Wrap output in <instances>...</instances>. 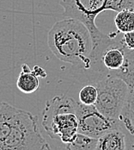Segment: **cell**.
Masks as SVG:
<instances>
[{
    "label": "cell",
    "mask_w": 134,
    "mask_h": 150,
    "mask_svg": "<svg viewBox=\"0 0 134 150\" xmlns=\"http://www.w3.org/2000/svg\"><path fill=\"white\" fill-rule=\"evenodd\" d=\"M0 150H52L42 136L38 117L0 102Z\"/></svg>",
    "instance_id": "6da1fadb"
},
{
    "label": "cell",
    "mask_w": 134,
    "mask_h": 150,
    "mask_svg": "<svg viewBox=\"0 0 134 150\" xmlns=\"http://www.w3.org/2000/svg\"><path fill=\"white\" fill-rule=\"evenodd\" d=\"M48 47L57 59L82 73L88 69L92 40L87 27L73 18L55 23L47 34Z\"/></svg>",
    "instance_id": "7a4b0ae2"
},
{
    "label": "cell",
    "mask_w": 134,
    "mask_h": 150,
    "mask_svg": "<svg viewBox=\"0 0 134 150\" xmlns=\"http://www.w3.org/2000/svg\"><path fill=\"white\" fill-rule=\"evenodd\" d=\"M60 4L64 9L62 16L76 19L87 27L92 40V48L102 43L109 35L96 26L97 16L104 11H134V0H61Z\"/></svg>",
    "instance_id": "3957f363"
},
{
    "label": "cell",
    "mask_w": 134,
    "mask_h": 150,
    "mask_svg": "<svg viewBox=\"0 0 134 150\" xmlns=\"http://www.w3.org/2000/svg\"><path fill=\"white\" fill-rule=\"evenodd\" d=\"M92 85L97 90L95 108L108 119L120 122L127 96L126 82L117 75L107 74L95 80Z\"/></svg>",
    "instance_id": "277c9868"
},
{
    "label": "cell",
    "mask_w": 134,
    "mask_h": 150,
    "mask_svg": "<svg viewBox=\"0 0 134 150\" xmlns=\"http://www.w3.org/2000/svg\"><path fill=\"white\" fill-rule=\"evenodd\" d=\"M78 121V133L94 138H100L108 131L122 127V122L113 121L102 115L95 105L78 103L76 109Z\"/></svg>",
    "instance_id": "5b68a950"
},
{
    "label": "cell",
    "mask_w": 134,
    "mask_h": 150,
    "mask_svg": "<svg viewBox=\"0 0 134 150\" xmlns=\"http://www.w3.org/2000/svg\"><path fill=\"white\" fill-rule=\"evenodd\" d=\"M42 126L49 137L60 140L65 144L71 142L78 133V121L74 113L56 115L42 122Z\"/></svg>",
    "instance_id": "8992f818"
},
{
    "label": "cell",
    "mask_w": 134,
    "mask_h": 150,
    "mask_svg": "<svg viewBox=\"0 0 134 150\" xmlns=\"http://www.w3.org/2000/svg\"><path fill=\"white\" fill-rule=\"evenodd\" d=\"M126 64L121 70L114 74L121 78L127 86V96L123 108L121 117L134 122V51L126 49Z\"/></svg>",
    "instance_id": "52a82bcc"
},
{
    "label": "cell",
    "mask_w": 134,
    "mask_h": 150,
    "mask_svg": "<svg viewBox=\"0 0 134 150\" xmlns=\"http://www.w3.org/2000/svg\"><path fill=\"white\" fill-rule=\"evenodd\" d=\"M77 102L65 94L59 95L46 102L43 110L42 122L49 121L53 117L63 113H76Z\"/></svg>",
    "instance_id": "ba28073f"
},
{
    "label": "cell",
    "mask_w": 134,
    "mask_h": 150,
    "mask_svg": "<svg viewBox=\"0 0 134 150\" xmlns=\"http://www.w3.org/2000/svg\"><path fill=\"white\" fill-rule=\"evenodd\" d=\"M121 128L108 131L98 138L95 150H127L126 135Z\"/></svg>",
    "instance_id": "9c48e42d"
},
{
    "label": "cell",
    "mask_w": 134,
    "mask_h": 150,
    "mask_svg": "<svg viewBox=\"0 0 134 150\" xmlns=\"http://www.w3.org/2000/svg\"><path fill=\"white\" fill-rule=\"evenodd\" d=\"M16 86L23 93L29 94L38 90L40 81L36 75L32 72L29 65L23 64L22 66V72L18 76Z\"/></svg>",
    "instance_id": "30bf717a"
},
{
    "label": "cell",
    "mask_w": 134,
    "mask_h": 150,
    "mask_svg": "<svg viewBox=\"0 0 134 150\" xmlns=\"http://www.w3.org/2000/svg\"><path fill=\"white\" fill-rule=\"evenodd\" d=\"M114 23L119 33L125 34L134 30V11L125 9L117 12Z\"/></svg>",
    "instance_id": "8fae6325"
},
{
    "label": "cell",
    "mask_w": 134,
    "mask_h": 150,
    "mask_svg": "<svg viewBox=\"0 0 134 150\" xmlns=\"http://www.w3.org/2000/svg\"><path fill=\"white\" fill-rule=\"evenodd\" d=\"M98 139L77 133L75 138L66 144V150H95Z\"/></svg>",
    "instance_id": "7c38bea8"
},
{
    "label": "cell",
    "mask_w": 134,
    "mask_h": 150,
    "mask_svg": "<svg viewBox=\"0 0 134 150\" xmlns=\"http://www.w3.org/2000/svg\"><path fill=\"white\" fill-rule=\"evenodd\" d=\"M80 103L86 105H95L97 99L96 87L92 84H86L78 94Z\"/></svg>",
    "instance_id": "4fadbf2b"
},
{
    "label": "cell",
    "mask_w": 134,
    "mask_h": 150,
    "mask_svg": "<svg viewBox=\"0 0 134 150\" xmlns=\"http://www.w3.org/2000/svg\"><path fill=\"white\" fill-rule=\"evenodd\" d=\"M122 42L127 49L134 51V30L123 34Z\"/></svg>",
    "instance_id": "5bb4252c"
},
{
    "label": "cell",
    "mask_w": 134,
    "mask_h": 150,
    "mask_svg": "<svg viewBox=\"0 0 134 150\" xmlns=\"http://www.w3.org/2000/svg\"><path fill=\"white\" fill-rule=\"evenodd\" d=\"M32 72L34 74V75H36L38 78L39 77H41V78H46L47 76L46 72L45 71L42 67H41L39 66H34V68H33V70H32Z\"/></svg>",
    "instance_id": "9a60e30c"
}]
</instances>
